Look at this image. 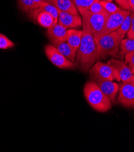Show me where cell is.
<instances>
[{
  "instance_id": "8",
  "label": "cell",
  "mask_w": 134,
  "mask_h": 152,
  "mask_svg": "<svg viewBox=\"0 0 134 152\" xmlns=\"http://www.w3.org/2000/svg\"><path fill=\"white\" fill-rule=\"evenodd\" d=\"M109 13L106 11L100 13H91L89 12V24L96 40L105 27Z\"/></svg>"
},
{
  "instance_id": "3",
  "label": "cell",
  "mask_w": 134,
  "mask_h": 152,
  "mask_svg": "<svg viewBox=\"0 0 134 152\" xmlns=\"http://www.w3.org/2000/svg\"><path fill=\"white\" fill-rule=\"evenodd\" d=\"M96 61L105 59L108 56H116L118 53L120 41H119L116 31L100 38L96 42Z\"/></svg>"
},
{
  "instance_id": "15",
  "label": "cell",
  "mask_w": 134,
  "mask_h": 152,
  "mask_svg": "<svg viewBox=\"0 0 134 152\" xmlns=\"http://www.w3.org/2000/svg\"><path fill=\"white\" fill-rule=\"evenodd\" d=\"M82 30L76 29H69L67 32V42L72 49L77 52L81 42Z\"/></svg>"
},
{
  "instance_id": "5",
  "label": "cell",
  "mask_w": 134,
  "mask_h": 152,
  "mask_svg": "<svg viewBox=\"0 0 134 152\" xmlns=\"http://www.w3.org/2000/svg\"><path fill=\"white\" fill-rule=\"evenodd\" d=\"M130 13V11L122 9L120 11L117 13L109 14L106 21L105 27H104L98 38L95 40L96 42L98 41L99 39L102 37L116 31L119 27L121 26L122 23L123 22L126 17Z\"/></svg>"
},
{
  "instance_id": "31",
  "label": "cell",
  "mask_w": 134,
  "mask_h": 152,
  "mask_svg": "<svg viewBox=\"0 0 134 152\" xmlns=\"http://www.w3.org/2000/svg\"><path fill=\"white\" fill-rule=\"evenodd\" d=\"M105 1H109V2H112L113 0H105Z\"/></svg>"
},
{
  "instance_id": "9",
  "label": "cell",
  "mask_w": 134,
  "mask_h": 152,
  "mask_svg": "<svg viewBox=\"0 0 134 152\" xmlns=\"http://www.w3.org/2000/svg\"><path fill=\"white\" fill-rule=\"evenodd\" d=\"M27 14L30 18L36 21L38 24L43 27L49 28L56 24L51 14L40 8L36 9Z\"/></svg>"
},
{
  "instance_id": "10",
  "label": "cell",
  "mask_w": 134,
  "mask_h": 152,
  "mask_svg": "<svg viewBox=\"0 0 134 152\" xmlns=\"http://www.w3.org/2000/svg\"><path fill=\"white\" fill-rule=\"evenodd\" d=\"M58 23L67 28L80 27L82 26V18L79 15L59 10Z\"/></svg>"
},
{
  "instance_id": "4",
  "label": "cell",
  "mask_w": 134,
  "mask_h": 152,
  "mask_svg": "<svg viewBox=\"0 0 134 152\" xmlns=\"http://www.w3.org/2000/svg\"><path fill=\"white\" fill-rule=\"evenodd\" d=\"M90 77L93 81L97 83L99 81L115 80L120 81V78L116 70L109 64L101 63V61L95 63L90 69Z\"/></svg>"
},
{
  "instance_id": "7",
  "label": "cell",
  "mask_w": 134,
  "mask_h": 152,
  "mask_svg": "<svg viewBox=\"0 0 134 152\" xmlns=\"http://www.w3.org/2000/svg\"><path fill=\"white\" fill-rule=\"evenodd\" d=\"M118 102L125 107H132L134 105V83L130 80L123 82L119 87Z\"/></svg>"
},
{
  "instance_id": "24",
  "label": "cell",
  "mask_w": 134,
  "mask_h": 152,
  "mask_svg": "<svg viewBox=\"0 0 134 152\" xmlns=\"http://www.w3.org/2000/svg\"><path fill=\"white\" fill-rule=\"evenodd\" d=\"M124 10L134 12V0H115Z\"/></svg>"
},
{
  "instance_id": "17",
  "label": "cell",
  "mask_w": 134,
  "mask_h": 152,
  "mask_svg": "<svg viewBox=\"0 0 134 152\" xmlns=\"http://www.w3.org/2000/svg\"><path fill=\"white\" fill-rule=\"evenodd\" d=\"M131 24V15L130 13L127 15L126 18L125 19L123 22L122 23L121 26L116 30V33L118 37V38L120 42L122 39H124L125 35L128 32L130 27Z\"/></svg>"
},
{
  "instance_id": "11",
  "label": "cell",
  "mask_w": 134,
  "mask_h": 152,
  "mask_svg": "<svg viewBox=\"0 0 134 152\" xmlns=\"http://www.w3.org/2000/svg\"><path fill=\"white\" fill-rule=\"evenodd\" d=\"M108 64L112 66L116 70L121 81L126 82L132 80L133 74L129 66H127L126 63L122 61L112 58L108 61Z\"/></svg>"
},
{
  "instance_id": "22",
  "label": "cell",
  "mask_w": 134,
  "mask_h": 152,
  "mask_svg": "<svg viewBox=\"0 0 134 152\" xmlns=\"http://www.w3.org/2000/svg\"><path fill=\"white\" fill-rule=\"evenodd\" d=\"M101 5L105 9V10L108 12L109 14H112L117 13L119 11H120L122 9L118 7L114 4L112 3V2H109L105 0H100L99 1Z\"/></svg>"
},
{
  "instance_id": "20",
  "label": "cell",
  "mask_w": 134,
  "mask_h": 152,
  "mask_svg": "<svg viewBox=\"0 0 134 152\" xmlns=\"http://www.w3.org/2000/svg\"><path fill=\"white\" fill-rule=\"evenodd\" d=\"M19 8L24 12L28 13L36 9L33 0H18Z\"/></svg>"
},
{
  "instance_id": "21",
  "label": "cell",
  "mask_w": 134,
  "mask_h": 152,
  "mask_svg": "<svg viewBox=\"0 0 134 152\" xmlns=\"http://www.w3.org/2000/svg\"><path fill=\"white\" fill-rule=\"evenodd\" d=\"M99 1L100 0H72V1L77 7L78 11L82 10H89V7L92 4Z\"/></svg>"
},
{
  "instance_id": "1",
  "label": "cell",
  "mask_w": 134,
  "mask_h": 152,
  "mask_svg": "<svg viewBox=\"0 0 134 152\" xmlns=\"http://www.w3.org/2000/svg\"><path fill=\"white\" fill-rule=\"evenodd\" d=\"M79 12L82 18V37L74 64L83 72H87L96 61V43L89 24V11L82 10Z\"/></svg>"
},
{
  "instance_id": "13",
  "label": "cell",
  "mask_w": 134,
  "mask_h": 152,
  "mask_svg": "<svg viewBox=\"0 0 134 152\" xmlns=\"http://www.w3.org/2000/svg\"><path fill=\"white\" fill-rule=\"evenodd\" d=\"M96 83L98 84L104 95L106 96L112 102H114L115 101L117 94L119 90V86L118 84L112 82V81L108 80L99 81Z\"/></svg>"
},
{
  "instance_id": "14",
  "label": "cell",
  "mask_w": 134,
  "mask_h": 152,
  "mask_svg": "<svg viewBox=\"0 0 134 152\" xmlns=\"http://www.w3.org/2000/svg\"><path fill=\"white\" fill-rule=\"evenodd\" d=\"M59 10L79 15L78 9L72 0H48Z\"/></svg>"
},
{
  "instance_id": "30",
  "label": "cell",
  "mask_w": 134,
  "mask_h": 152,
  "mask_svg": "<svg viewBox=\"0 0 134 152\" xmlns=\"http://www.w3.org/2000/svg\"><path fill=\"white\" fill-rule=\"evenodd\" d=\"M132 81L134 83V75H133V77H132Z\"/></svg>"
},
{
  "instance_id": "19",
  "label": "cell",
  "mask_w": 134,
  "mask_h": 152,
  "mask_svg": "<svg viewBox=\"0 0 134 152\" xmlns=\"http://www.w3.org/2000/svg\"><path fill=\"white\" fill-rule=\"evenodd\" d=\"M40 9L47 12L50 14H51L54 17L55 21L56 23H58V18H59V9L53 4H51L49 1L44 2L39 7Z\"/></svg>"
},
{
  "instance_id": "16",
  "label": "cell",
  "mask_w": 134,
  "mask_h": 152,
  "mask_svg": "<svg viewBox=\"0 0 134 152\" xmlns=\"http://www.w3.org/2000/svg\"><path fill=\"white\" fill-rule=\"evenodd\" d=\"M64 56L72 62L75 61L77 52L74 51L68 42H59L52 44Z\"/></svg>"
},
{
  "instance_id": "32",
  "label": "cell",
  "mask_w": 134,
  "mask_h": 152,
  "mask_svg": "<svg viewBox=\"0 0 134 152\" xmlns=\"http://www.w3.org/2000/svg\"><path fill=\"white\" fill-rule=\"evenodd\" d=\"M133 107H134V105H133Z\"/></svg>"
},
{
  "instance_id": "25",
  "label": "cell",
  "mask_w": 134,
  "mask_h": 152,
  "mask_svg": "<svg viewBox=\"0 0 134 152\" xmlns=\"http://www.w3.org/2000/svg\"><path fill=\"white\" fill-rule=\"evenodd\" d=\"M89 11L91 13H100L105 12L106 10L103 7L99 1H96L89 7Z\"/></svg>"
},
{
  "instance_id": "6",
  "label": "cell",
  "mask_w": 134,
  "mask_h": 152,
  "mask_svg": "<svg viewBox=\"0 0 134 152\" xmlns=\"http://www.w3.org/2000/svg\"><path fill=\"white\" fill-rule=\"evenodd\" d=\"M45 53L50 61L56 67L62 69H74L75 64L59 52L53 45L45 47Z\"/></svg>"
},
{
  "instance_id": "23",
  "label": "cell",
  "mask_w": 134,
  "mask_h": 152,
  "mask_svg": "<svg viewBox=\"0 0 134 152\" xmlns=\"http://www.w3.org/2000/svg\"><path fill=\"white\" fill-rule=\"evenodd\" d=\"M14 46V44L4 35L0 34V49H9Z\"/></svg>"
},
{
  "instance_id": "12",
  "label": "cell",
  "mask_w": 134,
  "mask_h": 152,
  "mask_svg": "<svg viewBox=\"0 0 134 152\" xmlns=\"http://www.w3.org/2000/svg\"><path fill=\"white\" fill-rule=\"evenodd\" d=\"M67 28L57 23L48 28L47 35L53 44L54 42L67 41Z\"/></svg>"
},
{
  "instance_id": "18",
  "label": "cell",
  "mask_w": 134,
  "mask_h": 152,
  "mask_svg": "<svg viewBox=\"0 0 134 152\" xmlns=\"http://www.w3.org/2000/svg\"><path fill=\"white\" fill-rule=\"evenodd\" d=\"M121 52L120 55L124 56L126 54L134 51V39L131 38L123 39L120 42Z\"/></svg>"
},
{
  "instance_id": "29",
  "label": "cell",
  "mask_w": 134,
  "mask_h": 152,
  "mask_svg": "<svg viewBox=\"0 0 134 152\" xmlns=\"http://www.w3.org/2000/svg\"><path fill=\"white\" fill-rule=\"evenodd\" d=\"M129 67L132 72V73L134 75V66H129Z\"/></svg>"
},
{
  "instance_id": "2",
  "label": "cell",
  "mask_w": 134,
  "mask_h": 152,
  "mask_svg": "<svg viewBox=\"0 0 134 152\" xmlns=\"http://www.w3.org/2000/svg\"><path fill=\"white\" fill-rule=\"evenodd\" d=\"M84 95L91 107L99 112H106L112 107V102L101 92L98 84L94 81L86 83Z\"/></svg>"
},
{
  "instance_id": "27",
  "label": "cell",
  "mask_w": 134,
  "mask_h": 152,
  "mask_svg": "<svg viewBox=\"0 0 134 152\" xmlns=\"http://www.w3.org/2000/svg\"><path fill=\"white\" fill-rule=\"evenodd\" d=\"M125 61L126 63L129 64V66H134V51L125 55Z\"/></svg>"
},
{
  "instance_id": "26",
  "label": "cell",
  "mask_w": 134,
  "mask_h": 152,
  "mask_svg": "<svg viewBox=\"0 0 134 152\" xmlns=\"http://www.w3.org/2000/svg\"><path fill=\"white\" fill-rule=\"evenodd\" d=\"M131 15V24L130 27L127 32V37L129 38L134 39V12H130Z\"/></svg>"
},
{
  "instance_id": "28",
  "label": "cell",
  "mask_w": 134,
  "mask_h": 152,
  "mask_svg": "<svg viewBox=\"0 0 134 152\" xmlns=\"http://www.w3.org/2000/svg\"><path fill=\"white\" fill-rule=\"evenodd\" d=\"M33 1L36 6V9H38L42 4H43L44 2L47 1L48 0H33Z\"/></svg>"
}]
</instances>
